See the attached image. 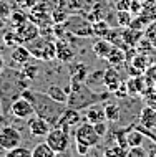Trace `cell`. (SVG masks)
<instances>
[{"label": "cell", "instance_id": "obj_1", "mask_svg": "<svg viewBox=\"0 0 156 157\" xmlns=\"http://www.w3.org/2000/svg\"><path fill=\"white\" fill-rule=\"evenodd\" d=\"M28 81L22 71H15L12 68L5 66V70L0 73V106L3 109V114L10 113V106L18 96H22L23 90L28 88Z\"/></svg>", "mask_w": 156, "mask_h": 157}, {"label": "cell", "instance_id": "obj_27", "mask_svg": "<svg viewBox=\"0 0 156 157\" xmlns=\"http://www.w3.org/2000/svg\"><path fill=\"white\" fill-rule=\"evenodd\" d=\"M110 25L105 20H96L93 23V35H96L98 38H106V35L110 33Z\"/></svg>", "mask_w": 156, "mask_h": 157}, {"label": "cell", "instance_id": "obj_5", "mask_svg": "<svg viewBox=\"0 0 156 157\" xmlns=\"http://www.w3.org/2000/svg\"><path fill=\"white\" fill-rule=\"evenodd\" d=\"M73 136H75V142H80L83 146H88V147H95L98 146L100 141H102V136L95 131V126L88 121H82L80 124L77 126V129L73 131Z\"/></svg>", "mask_w": 156, "mask_h": 157}, {"label": "cell", "instance_id": "obj_8", "mask_svg": "<svg viewBox=\"0 0 156 157\" xmlns=\"http://www.w3.org/2000/svg\"><path fill=\"white\" fill-rule=\"evenodd\" d=\"M17 36H18V41L23 45L32 43L33 40L40 36V28L35 22H30V20H25L23 23H20L18 27H15Z\"/></svg>", "mask_w": 156, "mask_h": 157}, {"label": "cell", "instance_id": "obj_30", "mask_svg": "<svg viewBox=\"0 0 156 157\" xmlns=\"http://www.w3.org/2000/svg\"><path fill=\"white\" fill-rule=\"evenodd\" d=\"M105 155L108 157H126L128 155V149L123 146H120V144H115V147H110V149H106L103 152Z\"/></svg>", "mask_w": 156, "mask_h": 157}, {"label": "cell", "instance_id": "obj_43", "mask_svg": "<svg viewBox=\"0 0 156 157\" xmlns=\"http://www.w3.org/2000/svg\"><path fill=\"white\" fill-rule=\"evenodd\" d=\"M5 70V61H3V58H0V73Z\"/></svg>", "mask_w": 156, "mask_h": 157}, {"label": "cell", "instance_id": "obj_22", "mask_svg": "<svg viewBox=\"0 0 156 157\" xmlns=\"http://www.w3.org/2000/svg\"><path fill=\"white\" fill-rule=\"evenodd\" d=\"M130 65H131L134 70H138L140 73H145V70L151 65V60L148 58V53H136L131 60H130Z\"/></svg>", "mask_w": 156, "mask_h": 157}, {"label": "cell", "instance_id": "obj_10", "mask_svg": "<svg viewBox=\"0 0 156 157\" xmlns=\"http://www.w3.org/2000/svg\"><path fill=\"white\" fill-rule=\"evenodd\" d=\"M82 121H83V117H82V114H80L78 109H73V108H68V106H66V109L62 113L57 126L62 127V129H65L66 132H71V131L77 129V126Z\"/></svg>", "mask_w": 156, "mask_h": 157}, {"label": "cell", "instance_id": "obj_45", "mask_svg": "<svg viewBox=\"0 0 156 157\" xmlns=\"http://www.w3.org/2000/svg\"><path fill=\"white\" fill-rule=\"evenodd\" d=\"M0 58H2V52H0Z\"/></svg>", "mask_w": 156, "mask_h": 157}, {"label": "cell", "instance_id": "obj_13", "mask_svg": "<svg viewBox=\"0 0 156 157\" xmlns=\"http://www.w3.org/2000/svg\"><path fill=\"white\" fill-rule=\"evenodd\" d=\"M55 48H57V58L62 63H70L75 58V48L70 45V41L63 36H58L55 40Z\"/></svg>", "mask_w": 156, "mask_h": 157}, {"label": "cell", "instance_id": "obj_33", "mask_svg": "<svg viewBox=\"0 0 156 157\" xmlns=\"http://www.w3.org/2000/svg\"><path fill=\"white\" fill-rule=\"evenodd\" d=\"M103 73L105 71H93V73H88V78H86V84L91 86L95 83H103Z\"/></svg>", "mask_w": 156, "mask_h": 157}, {"label": "cell", "instance_id": "obj_41", "mask_svg": "<svg viewBox=\"0 0 156 157\" xmlns=\"http://www.w3.org/2000/svg\"><path fill=\"white\" fill-rule=\"evenodd\" d=\"M77 152L80 155H86L88 152H90V147L88 146H83V144H80V142H77Z\"/></svg>", "mask_w": 156, "mask_h": 157}, {"label": "cell", "instance_id": "obj_44", "mask_svg": "<svg viewBox=\"0 0 156 157\" xmlns=\"http://www.w3.org/2000/svg\"><path fill=\"white\" fill-rule=\"evenodd\" d=\"M154 91H156V83H154Z\"/></svg>", "mask_w": 156, "mask_h": 157}, {"label": "cell", "instance_id": "obj_26", "mask_svg": "<svg viewBox=\"0 0 156 157\" xmlns=\"http://www.w3.org/2000/svg\"><path fill=\"white\" fill-rule=\"evenodd\" d=\"M55 155L57 154H55V151L47 144V141L37 144L32 149V157H55Z\"/></svg>", "mask_w": 156, "mask_h": 157}, {"label": "cell", "instance_id": "obj_6", "mask_svg": "<svg viewBox=\"0 0 156 157\" xmlns=\"http://www.w3.org/2000/svg\"><path fill=\"white\" fill-rule=\"evenodd\" d=\"M45 141L52 149L55 151V154H63V152L68 151L70 146V132H66L65 129L58 126H53L48 131V134L45 136Z\"/></svg>", "mask_w": 156, "mask_h": 157}, {"label": "cell", "instance_id": "obj_28", "mask_svg": "<svg viewBox=\"0 0 156 157\" xmlns=\"http://www.w3.org/2000/svg\"><path fill=\"white\" fill-rule=\"evenodd\" d=\"M20 71H22V75L25 76L27 79H35L37 78V75H38V66L37 65H28V61L25 63V65L20 66Z\"/></svg>", "mask_w": 156, "mask_h": 157}, {"label": "cell", "instance_id": "obj_29", "mask_svg": "<svg viewBox=\"0 0 156 157\" xmlns=\"http://www.w3.org/2000/svg\"><path fill=\"white\" fill-rule=\"evenodd\" d=\"M5 155L7 157H32V151L23 146H17L10 151H5Z\"/></svg>", "mask_w": 156, "mask_h": 157}, {"label": "cell", "instance_id": "obj_2", "mask_svg": "<svg viewBox=\"0 0 156 157\" xmlns=\"http://www.w3.org/2000/svg\"><path fill=\"white\" fill-rule=\"evenodd\" d=\"M22 96H25L32 103L37 116H40V117H43L45 121H48L52 127L57 126L62 113L66 109L65 103H58V101H55L53 98H50L47 94V93H40V91H35V90L27 88V90H23Z\"/></svg>", "mask_w": 156, "mask_h": 157}, {"label": "cell", "instance_id": "obj_19", "mask_svg": "<svg viewBox=\"0 0 156 157\" xmlns=\"http://www.w3.org/2000/svg\"><path fill=\"white\" fill-rule=\"evenodd\" d=\"M113 45L110 40H106V38H98V40L93 43V53L96 55L98 58H103V60H106V56H108V53L111 52V48H113Z\"/></svg>", "mask_w": 156, "mask_h": 157}, {"label": "cell", "instance_id": "obj_24", "mask_svg": "<svg viewBox=\"0 0 156 157\" xmlns=\"http://www.w3.org/2000/svg\"><path fill=\"white\" fill-rule=\"evenodd\" d=\"M106 61H108L111 66L123 65V63L126 61L125 52L120 48V46H113V48H111V52H110V53H108V56H106Z\"/></svg>", "mask_w": 156, "mask_h": 157}, {"label": "cell", "instance_id": "obj_40", "mask_svg": "<svg viewBox=\"0 0 156 157\" xmlns=\"http://www.w3.org/2000/svg\"><path fill=\"white\" fill-rule=\"evenodd\" d=\"M131 0H118L116 2V10H130Z\"/></svg>", "mask_w": 156, "mask_h": 157}, {"label": "cell", "instance_id": "obj_31", "mask_svg": "<svg viewBox=\"0 0 156 157\" xmlns=\"http://www.w3.org/2000/svg\"><path fill=\"white\" fill-rule=\"evenodd\" d=\"M131 15H130V10H118L116 13V22L118 25H121V27H130V23H131Z\"/></svg>", "mask_w": 156, "mask_h": 157}, {"label": "cell", "instance_id": "obj_12", "mask_svg": "<svg viewBox=\"0 0 156 157\" xmlns=\"http://www.w3.org/2000/svg\"><path fill=\"white\" fill-rule=\"evenodd\" d=\"M28 129H30V134L35 136V137H45V136L48 134V131L52 129V126H50L48 121H45L43 117L37 116V114H33V116L28 117Z\"/></svg>", "mask_w": 156, "mask_h": 157}, {"label": "cell", "instance_id": "obj_15", "mask_svg": "<svg viewBox=\"0 0 156 157\" xmlns=\"http://www.w3.org/2000/svg\"><path fill=\"white\" fill-rule=\"evenodd\" d=\"M120 84H121V78H120L118 70H115L113 66L108 68V70H105V73H103V86L108 90V93H115Z\"/></svg>", "mask_w": 156, "mask_h": 157}, {"label": "cell", "instance_id": "obj_23", "mask_svg": "<svg viewBox=\"0 0 156 157\" xmlns=\"http://www.w3.org/2000/svg\"><path fill=\"white\" fill-rule=\"evenodd\" d=\"M123 41L126 43V46H136L138 41L141 40L143 36V32L138 30V28H131L128 27V30H123Z\"/></svg>", "mask_w": 156, "mask_h": 157}, {"label": "cell", "instance_id": "obj_34", "mask_svg": "<svg viewBox=\"0 0 156 157\" xmlns=\"http://www.w3.org/2000/svg\"><path fill=\"white\" fill-rule=\"evenodd\" d=\"M148 155V151L143 149V146H134L128 149V155L126 157H146Z\"/></svg>", "mask_w": 156, "mask_h": 157}, {"label": "cell", "instance_id": "obj_39", "mask_svg": "<svg viewBox=\"0 0 156 157\" xmlns=\"http://www.w3.org/2000/svg\"><path fill=\"white\" fill-rule=\"evenodd\" d=\"M95 126V131L98 132L102 137H105V136L108 134V124H106V121H102V122H96V124H93Z\"/></svg>", "mask_w": 156, "mask_h": 157}, {"label": "cell", "instance_id": "obj_37", "mask_svg": "<svg viewBox=\"0 0 156 157\" xmlns=\"http://www.w3.org/2000/svg\"><path fill=\"white\" fill-rule=\"evenodd\" d=\"M145 36H146V38H150V41L156 46V20L148 27V30L145 32Z\"/></svg>", "mask_w": 156, "mask_h": 157}, {"label": "cell", "instance_id": "obj_46", "mask_svg": "<svg viewBox=\"0 0 156 157\" xmlns=\"http://www.w3.org/2000/svg\"><path fill=\"white\" fill-rule=\"evenodd\" d=\"M154 134H156V127H154Z\"/></svg>", "mask_w": 156, "mask_h": 157}, {"label": "cell", "instance_id": "obj_38", "mask_svg": "<svg viewBox=\"0 0 156 157\" xmlns=\"http://www.w3.org/2000/svg\"><path fill=\"white\" fill-rule=\"evenodd\" d=\"M10 20H12V23H14V27H18L20 23H23L25 20H28V18L25 13L18 12V13H10Z\"/></svg>", "mask_w": 156, "mask_h": 157}, {"label": "cell", "instance_id": "obj_3", "mask_svg": "<svg viewBox=\"0 0 156 157\" xmlns=\"http://www.w3.org/2000/svg\"><path fill=\"white\" fill-rule=\"evenodd\" d=\"M108 98V93L105 94H98L91 90V86H88L86 83H80V81H71L70 79V93H68V101L66 106L73 109H86L88 106L95 104V103H102Z\"/></svg>", "mask_w": 156, "mask_h": 157}, {"label": "cell", "instance_id": "obj_35", "mask_svg": "<svg viewBox=\"0 0 156 157\" xmlns=\"http://www.w3.org/2000/svg\"><path fill=\"white\" fill-rule=\"evenodd\" d=\"M10 17V8L5 2H2L0 0V27H3V23H5V20Z\"/></svg>", "mask_w": 156, "mask_h": 157}, {"label": "cell", "instance_id": "obj_47", "mask_svg": "<svg viewBox=\"0 0 156 157\" xmlns=\"http://www.w3.org/2000/svg\"><path fill=\"white\" fill-rule=\"evenodd\" d=\"M153 106H154V108H156V103H154V104H153Z\"/></svg>", "mask_w": 156, "mask_h": 157}, {"label": "cell", "instance_id": "obj_9", "mask_svg": "<svg viewBox=\"0 0 156 157\" xmlns=\"http://www.w3.org/2000/svg\"><path fill=\"white\" fill-rule=\"evenodd\" d=\"M65 28L70 33L77 36H90L93 35V25H90L86 20H83L82 17H70L65 20Z\"/></svg>", "mask_w": 156, "mask_h": 157}, {"label": "cell", "instance_id": "obj_11", "mask_svg": "<svg viewBox=\"0 0 156 157\" xmlns=\"http://www.w3.org/2000/svg\"><path fill=\"white\" fill-rule=\"evenodd\" d=\"M10 114H14L17 119H28L35 114V109L25 96H18L10 106Z\"/></svg>", "mask_w": 156, "mask_h": 157}, {"label": "cell", "instance_id": "obj_17", "mask_svg": "<svg viewBox=\"0 0 156 157\" xmlns=\"http://www.w3.org/2000/svg\"><path fill=\"white\" fill-rule=\"evenodd\" d=\"M12 60H14L17 65H25L27 61H30L32 55H30V50H28V46H25L23 43H18L15 45L14 48H12V53H10Z\"/></svg>", "mask_w": 156, "mask_h": 157}, {"label": "cell", "instance_id": "obj_18", "mask_svg": "<svg viewBox=\"0 0 156 157\" xmlns=\"http://www.w3.org/2000/svg\"><path fill=\"white\" fill-rule=\"evenodd\" d=\"M70 70V78L71 81H80V83H85L88 78V66L85 63H71L68 66Z\"/></svg>", "mask_w": 156, "mask_h": 157}, {"label": "cell", "instance_id": "obj_4", "mask_svg": "<svg viewBox=\"0 0 156 157\" xmlns=\"http://www.w3.org/2000/svg\"><path fill=\"white\" fill-rule=\"evenodd\" d=\"M28 50L33 58L40 61H52L57 58V48H55V41L52 38H37L32 43H28Z\"/></svg>", "mask_w": 156, "mask_h": 157}, {"label": "cell", "instance_id": "obj_14", "mask_svg": "<svg viewBox=\"0 0 156 157\" xmlns=\"http://www.w3.org/2000/svg\"><path fill=\"white\" fill-rule=\"evenodd\" d=\"M138 124L146 127V129L154 131V127H156V108L154 106L146 104L141 109L140 114H138Z\"/></svg>", "mask_w": 156, "mask_h": 157}, {"label": "cell", "instance_id": "obj_36", "mask_svg": "<svg viewBox=\"0 0 156 157\" xmlns=\"http://www.w3.org/2000/svg\"><path fill=\"white\" fill-rule=\"evenodd\" d=\"M143 75L148 78V81H150L151 84H154V83H156V63H154V65L151 63V65L145 70V73H143Z\"/></svg>", "mask_w": 156, "mask_h": 157}, {"label": "cell", "instance_id": "obj_16", "mask_svg": "<svg viewBox=\"0 0 156 157\" xmlns=\"http://www.w3.org/2000/svg\"><path fill=\"white\" fill-rule=\"evenodd\" d=\"M85 121L91 122V124H96V122L106 121V114H105V104L95 103L86 108V114H85Z\"/></svg>", "mask_w": 156, "mask_h": 157}, {"label": "cell", "instance_id": "obj_21", "mask_svg": "<svg viewBox=\"0 0 156 157\" xmlns=\"http://www.w3.org/2000/svg\"><path fill=\"white\" fill-rule=\"evenodd\" d=\"M125 137H126V146H128V149L130 147H134V146H141L143 141H145V134L133 126L130 127V131L125 132Z\"/></svg>", "mask_w": 156, "mask_h": 157}, {"label": "cell", "instance_id": "obj_20", "mask_svg": "<svg viewBox=\"0 0 156 157\" xmlns=\"http://www.w3.org/2000/svg\"><path fill=\"white\" fill-rule=\"evenodd\" d=\"M47 94L50 98H53L55 101H58V103H65L66 104V101H68V93H70V86L68 88H60V86H57V84H50V86L47 88Z\"/></svg>", "mask_w": 156, "mask_h": 157}, {"label": "cell", "instance_id": "obj_42", "mask_svg": "<svg viewBox=\"0 0 156 157\" xmlns=\"http://www.w3.org/2000/svg\"><path fill=\"white\" fill-rule=\"evenodd\" d=\"M3 126H5V114H3V116H0V129H2Z\"/></svg>", "mask_w": 156, "mask_h": 157}, {"label": "cell", "instance_id": "obj_7", "mask_svg": "<svg viewBox=\"0 0 156 157\" xmlns=\"http://www.w3.org/2000/svg\"><path fill=\"white\" fill-rule=\"evenodd\" d=\"M20 142H22V134L17 127L5 124L0 129V149L3 152L20 146Z\"/></svg>", "mask_w": 156, "mask_h": 157}, {"label": "cell", "instance_id": "obj_32", "mask_svg": "<svg viewBox=\"0 0 156 157\" xmlns=\"http://www.w3.org/2000/svg\"><path fill=\"white\" fill-rule=\"evenodd\" d=\"M3 43L7 46H10V48H14L15 45H18L20 41H18V36H17V32L8 30V32L3 33Z\"/></svg>", "mask_w": 156, "mask_h": 157}, {"label": "cell", "instance_id": "obj_25", "mask_svg": "<svg viewBox=\"0 0 156 157\" xmlns=\"http://www.w3.org/2000/svg\"><path fill=\"white\" fill-rule=\"evenodd\" d=\"M105 114H106V121L110 122H118L121 117V109L120 104L116 103H105Z\"/></svg>", "mask_w": 156, "mask_h": 157}]
</instances>
